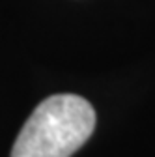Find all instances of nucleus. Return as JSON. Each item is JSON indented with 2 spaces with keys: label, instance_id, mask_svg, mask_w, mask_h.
Segmentation results:
<instances>
[{
  "label": "nucleus",
  "instance_id": "f257e3e1",
  "mask_svg": "<svg viewBox=\"0 0 155 157\" xmlns=\"http://www.w3.org/2000/svg\"><path fill=\"white\" fill-rule=\"evenodd\" d=\"M95 129V110L81 95L43 99L23 125L11 157H69Z\"/></svg>",
  "mask_w": 155,
  "mask_h": 157
}]
</instances>
